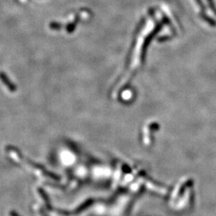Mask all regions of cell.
I'll list each match as a JSON object with an SVG mask.
<instances>
[{"label":"cell","mask_w":216,"mask_h":216,"mask_svg":"<svg viewBox=\"0 0 216 216\" xmlns=\"http://www.w3.org/2000/svg\"><path fill=\"white\" fill-rule=\"evenodd\" d=\"M62 27V26L59 22H53L50 24V28L52 30H59Z\"/></svg>","instance_id":"cell-1"}]
</instances>
